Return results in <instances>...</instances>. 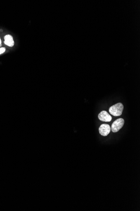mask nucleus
<instances>
[{
  "label": "nucleus",
  "mask_w": 140,
  "mask_h": 211,
  "mask_svg": "<svg viewBox=\"0 0 140 211\" xmlns=\"http://www.w3.org/2000/svg\"><path fill=\"white\" fill-rule=\"evenodd\" d=\"M4 44L9 47H13L14 45L13 37L11 35H6L4 37Z\"/></svg>",
  "instance_id": "nucleus-5"
},
{
  "label": "nucleus",
  "mask_w": 140,
  "mask_h": 211,
  "mask_svg": "<svg viewBox=\"0 0 140 211\" xmlns=\"http://www.w3.org/2000/svg\"><path fill=\"white\" fill-rule=\"evenodd\" d=\"M2 46V40H1V38H0V47Z\"/></svg>",
  "instance_id": "nucleus-7"
},
{
  "label": "nucleus",
  "mask_w": 140,
  "mask_h": 211,
  "mask_svg": "<svg viewBox=\"0 0 140 211\" xmlns=\"http://www.w3.org/2000/svg\"><path fill=\"white\" fill-rule=\"evenodd\" d=\"M100 134L102 136H107L111 131V127L107 124H102L99 128Z\"/></svg>",
  "instance_id": "nucleus-3"
},
{
  "label": "nucleus",
  "mask_w": 140,
  "mask_h": 211,
  "mask_svg": "<svg viewBox=\"0 0 140 211\" xmlns=\"http://www.w3.org/2000/svg\"><path fill=\"white\" fill-rule=\"evenodd\" d=\"M125 121L123 119L119 118L116 120L112 124L111 130L113 132L116 133L119 131L123 127Z\"/></svg>",
  "instance_id": "nucleus-2"
},
{
  "label": "nucleus",
  "mask_w": 140,
  "mask_h": 211,
  "mask_svg": "<svg viewBox=\"0 0 140 211\" xmlns=\"http://www.w3.org/2000/svg\"><path fill=\"white\" fill-rule=\"evenodd\" d=\"M98 118L100 121L104 122H110L112 119V116L105 110H103L99 113Z\"/></svg>",
  "instance_id": "nucleus-4"
},
{
  "label": "nucleus",
  "mask_w": 140,
  "mask_h": 211,
  "mask_svg": "<svg viewBox=\"0 0 140 211\" xmlns=\"http://www.w3.org/2000/svg\"><path fill=\"white\" fill-rule=\"evenodd\" d=\"M124 109L123 105L121 103H118L110 107L109 112L115 116H120L122 114Z\"/></svg>",
  "instance_id": "nucleus-1"
},
{
  "label": "nucleus",
  "mask_w": 140,
  "mask_h": 211,
  "mask_svg": "<svg viewBox=\"0 0 140 211\" xmlns=\"http://www.w3.org/2000/svg\"><path fill=\"white\" fill-rule=\"evenodd\" d=\"M6 51V48L5 47L0 48V55L4 53Z\"/></svg>",
  "instance_id": "nucleus-6"
}]
</instances>
